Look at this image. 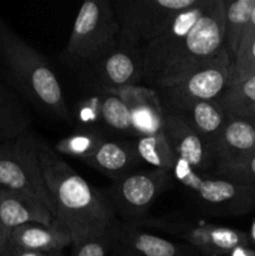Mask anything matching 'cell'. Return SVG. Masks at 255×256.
I'll return each instance as SVG.
<instances>
[{
	"mask_svg": "<svg viewBox=\"0 0 255 256\" xmlns=\"http://www.w3.org/2000/svg\"><path fill=\"white\" fill-rule=\"evenodd\" d=\"M9 242L16 254L20 252H62L72 245L69 230L55 220L52 225L26 224L12 230Z\"/></svg>",
	"mask_w": 255,
	"mask_h": 256,
	"instance_id": "cell-18",
	"label": "cell"
},
{
	"mask_svg": "<svg viewBox=\"0 0 255 256\" xmlns=\"http://www.w3.org/2000/svg\"><path fill=\"white\" fill-rule=\"evenodd\" d=\"M172 175L165 170L132 172L112 182L104 195L114 212L134 222L142 220L155 200L172 185Z\"/></svg>",
	"mask_w": 255,
	"mask_h": 256,
	"instance_id": "cell-10",
	"label": "cell"
},
{
	"mask_svg": "<svg viewBox=\"0 0 255 256\" xmlns=\"http://www.w3.org/2000/svg\"><path fill=\"white\" fill-rule=\"evenodd\" d=\"M54 215L42 202L29 195L0 189V232L9 234L26 224L52 225Z\"/></svg>",
	"mask_w": 255,
	"mask_h": 256,
	"instance_id": "cell-17",
	"label": "cell"
},
{
	"mask_svg": "<svg viewBox=\"0 0 255 256\" xmlns=\"http://www.w3.org/2000/svg\"><path fill=\"white\" fill-rule=\"evenodd\" d=\"M232 59L222 48L214 58L172 84L155 89L162 112H172L199 102H216L232 82Z\"/></svg>",
	"mask_w": 255,
	"mask_h": 256,
	"instance_id": "cell-6",
	"label": "cell"
},
{
	"mask_svg": "<svg viewBox=\"0 0 255 256\" xmlns=\"http://www.w3.org/2000/svg\"><path fill=\"white\" fill-rule=\"evenodd\" d=\"M99 78L108 90L119 89L144 82V50L119 42L99 62Z\"/></svg>",
	"mask_w": 255,
	"mask_h": 256,
	"instance_id": "cell-15",
	"label": "cell"
},
{
	"mask_svg": "<svg viewBox=\"0 0 255 256\" xmlns=\"http://www.w3.org/2000/svg\"><path fill=\"white\" fill-rule=\"evenodd\" d=\"M0 189L39 200L56 219L55 205L42 178L34 138L22 135L0 146Z\"/></svg>",
	"mask_w": 255,
	"mask_h": 256,
	"instance_id": "cell-8",
	"label": "cell"
},
{
	"mask_svg": "<svg viewBox=\"0 0 255 256\" xmlns=\"http://www.w3.org/2000/svg\"><path fill=\"white\" fill-rule=\"evenodd\" d=\"M84 162L109 176L112 182H116L125 175L135 172L140 159L135 152L132 142L104 140L95 154Z\"/></svg>",
	"mask_w": 255,
	"mask_h": 256,
	"instance_id": "cell-19",
	"label": "cell"
},
{
	"mask_svg": "<svg viewBox=\"0 0 255 256\" xmlns=\"http://www.w3.org/2000/svg\"><path fill=\"white\" fill-rule=\"evenodd\" d=\"M210 152L214 164L240 162L255 155V122L228 118Z\"/></svg>",
	"mask_w": 255,
	"mask_h": 256,
	"instance_id": "cell-16",
	"label": "cell"
},
{
	"mask_svg": "<svg viewBox=\"0 0 255 256\" xmlns=\"http://www.w3.org/2000/svg\"><path fill=\"white\" fill-rule=\"evenodd\" d=\"M248 236H249L250 244H252L255 246V220L252 222V225H250V230H249V234H248Z\"/></svg>",
	"mask_w": 255,
	"mask_h": 256,
	"instance_id": "cell-32",
	"label": "cell"
},
{
	"mask_svg": "<svg viewBox=\"0 0 255 256\" xmlns=\"http://www.w3.org/2000/svg\"><path fill=\"white\" fill-rule=\"evenodd\" d=\"M212 178L229 180L238 184L255 186V155L240 162H216L212 172Z\"/></svg>",
	"mask_w": 255,
	"mask_h": 256,
	"instance_id": "cell-27",
	"label": "cell"
},
{
	"mask_svg": "<svg viewBox=\"0 0 255 256\" xmlns=\"http://www.w3.org/2000/svg\"><path fill=\"white\" fill-rule=\"evenodd\" d=\"M119 35L112 2L86 0L75 18L65 52L78 62L96 65L119 45Z\"/></svg>",
	"mask_w": 255,
	"mask_h": 256,
	"instance_id": "cell-3",
	"label": "cell"
},
{
	"mask_svg": "<svg viewBox=\"0 0 255 256\" xmlns=\"http://www.w3.org/2000/svg\"><path fill=\"white\" fill-rule=\"evenodd\" d=\"M170 114L176 115L184 120L202 138L209 149L228 120L226 115L216 102H194Z\"/></svg>",
	"mask_w": 255,
	"mask_h": 256,
	"instance_id": "cell-20",
	"label": "cell"
},
{
	"mask_svg": "<svg viewBox=\"0 0 255 256\" xmlns=\"http://www.w3.org/2000/svg\"><path fill=\"white\" fill-rule=\"evenodd\" d=\"M0 54L24 94L44 112L69 120L62 86L48 60L0 18Z\"/></svg>",
	"mask_w": 255,
	"mask_h": 256,
	"instance_id": "cell-2",
	"label": "cell"
},
{
	"mask_svg": "<svg viewBox=\"0 0 255 256\" xmlns=\"http://www.w3.org/2000/svg\"><path fill=\"white\" fill-rule=\"evenodd\" d=\"M142 229H152L182 239L202 256H222L250 245L248 234L219 225H195L165 219H142L132 222Z\"/></svg>",
	"mask_w": 255,
	"mask_h": 256,
	"instance_id": "cell-9",
	"label": "cell"
},
{
	"mask_svg": "<svg viewBox=\"0 0 255 256\" xmlns=\"http://www.w3.org/2000/svg\"><path fill=\"white\" fill-rule=\"evenodd\" d=\"M224 2V48L234 59L249 25L255 0Z\"/></svg>",
	"mask_w": 255,
	"mask_h": 256,
	"instance_id": "cell-21",
	"label": "cell"
},
{
	"mask_svg": "<svg viewBox=\"0 0 255 256\" xmlns=\"http://www.w3.org/2000/svg\"><path fill=\"white\" fill-rule=\"evenodd\" d=\"M162 132L178 159L186 162L200 175L208 176L214 160L202 138L184 120L170 112H164Z\"/></svg>",
	"mask_w": 255,
	"mask_h": 256,
	"instance_id": "cell-13",
	"label": "cell"
},
{
	"mask_svg": "<svg viewBox=\"0 0 255 256\" xmlns=\"http://www.w3.org/2000/svg\"><path fill=\"white\" fill-rule=\"evenodd\" d=\"M208 0H198L192 8L182 10L162 35L144 49V82L155 88L158 80L188 32L204 12Z\"/></svg>",
	"mask_w": 255,
	"mask_h": 256,
	"instance_id": "cell-11",
	"label": "cell"
},
{
	"mask_svg": "<svg viewBox=\"0 0 255 256\" xmlns=\"http://www.w3.org/2000/svg\"><path fill=\"white\" fill-rule=\"evenodd\" d=\"M252 38H255V6H254V9H252V16H250L249 25H248V29H246V32H245L244 38H242V44H240V45H242V44H245V42H250Z\"/></svg>",
	"mask_w": 255,
	"mask_h": 256,
	"instance_id": "cell-31",
	"label": "cell"
},
{
	"mask_svg": "<svg viewBox=\"0 0 255 256\" xmlns=\"http://www.w3.org/2000/svg\"><path fill=\"white\" fill-rule=\"evenodd\" d=\"M0 256H18L9 242V234L0 232Z\"/></svg>",
	"mask_w": 255,
	"mask_h": 256,
	"instance_id": "cell-30",
	"label": "cell"
},
{
	"mask_svg": "<svg viewBox=\"0 0 255 256\" xmlns=\"http://www.w3.org/2000/svg\"><path fill=\"white\" fill-rule=\"evenodd\" d=\"M100 115L105 124L112 129L124 132V134L135 135L129 108L119 96L112 92L102 98V104H100Z\"/></svg>",
	"mask_w": 255,
	"mask_h": 256,
	"instance_id": "cell-26",
	"label": "cell"
},
{
	"mask_svg": "<svg viewBox=\"0 0 255 256\" xmlns=\"http://www.w3.org/2000/svg\"><path fill=\"white\" fill-rule=\"evenodd\" d=\"M216 102L226 118L255 122V76L230 82Z\"/></svg>",
	"mask_w": 255,
	"mask_h": 256,
	"instance_id": "cell-22",
	"label": "cell"
},
{
	"mask_svg": "<svg viewBox=\"0 0 255 256\" xmlns=\"http://www.w3.org/2000/svg\"><path fill=\"white\" fill-rule=\"evenodd\" d=\"M36 150L56 220L69 230L72 245L108 234L116 219L104 192L92 188L44 142L36 139Z\"/></svg>",
	"mask_w": 255,
	"mask_h": 256,
	"instance_id": "cell-1",
	"label": "cell"
},
{
	"mask_svg": "<svg viewBox=\"0 0 255 256\" xmlns=\"http://www.w3.org/2000/svg\"><path fill=\"white\" fill-rule=\"evenodd\" d=\"M110 232L118 256H202L190 245L165 239L132 222L116 224Z\"/></svg>",
	"mask_w": 255,
	"mask_h": 256,
	"instance_id": "cell-12",
	"label": "cell"
},
{
	"mask_svg": "<svg viewBox=\"0 0 255 256\" xmlns=\"http://www.w3.org/2000/svg\"><path fill=\"white\" fill-rule=\"evenodd\" d=\"M172 175L208 214L238 216L255 212V186L200 175L180 159H176Z\"/></svg>",
	"mask_w": 255,
	"mask_h": 256,
	"instance_id": "cell-5",
	"label": "cell"
},
{
	"mask_svg": "<svg viewBox=\"0 0 255 256\" xmlns=\"http://www.w3.org/2000/svg\"><path fill=\"white\" fill-rule=\"evenodd\" d=\"M29 118L14 95L0 82V142H9L25 135Z\"/></svg>",
	"mask_w": 255,
	"mask_h": 256,
	"instance_id": "cell-23",
	"label": "cell"
},
{
	"mask_svg": "<svg viewBox=\"0 0 255 256\" xmlns=\"http://www.w3.org/2000/svg\"><path fill=\"white\" fill-rule=\"evenodd\" d=\"M198 0H119L112 2L120 25L119 42L144 50L168 29L182 10Z\"/></svg>",
	"mask_w": 255,
	"mask_h": 256,
	"instance_id": "cell-7",
	"label": "cell"
},
{
	"mask_svg": "<svg viewBox=\"0 0 255 256\" xmlns=\"http://www.w3.org/2000/svg\"><path fill=\"white\" fill-rule=\"evenodd\" d=\"M110 232L100 238L75 245L72 256H108L110 250H112V238Z\"/></svg>",
	"mask_w": 255,
	"mask_h": 256,
	"instance_id": "cell-29",
	"label": "cell"
},
{
	"mask_svg": "<svg viewBox=\"0 0 255 256\" xmlns=\"http://www.w3.org/2000/svg\"><path fill=\"white\" fill-rule=\"evenodd\" d=\"M140 162L152 165V169L165 170L172 174L176 162V155L165 139L164 132L160 134L139 136L132 142Z\"/></svg>",
	"mask_w": 255,
	"mask_h": 256,
	"instance_id": "cell-24",
	"label": "cell"
},
{
	"mask_svg": "<svg viewBox=\"0 0 255 256\" xmlns=\"http://www.w3.org/2000/svg\"><path fill=\"white\" fill-rule=\"evenodd\" d=\"M104 140L102 135L94 132H78L59 140L55 144L54 152L56 154L69 155L85 162L95 154Z\"/></svg>",
	"mask_w": 255,
	"mask_h": 256,
	"instance_id": "cell-25",
	"label": "cell"
},
{
	"mask_svg": "<svg viewBox=\"0 0 255 256\" xmlns=\"http://www.w3.org/2000/svg\"><path fill=\"white\" fill-rule=\"evenodd\" d=\"M46 256H62V252H48Z\"/></svg>",
	"mask_w": 255,
	"mask_h": 256,
	"instance_id": "cell-33",
	"label": "cell"
},
{
	"mask_svg": "<svg viewBox=\"0 0 255 256\" xmlns=\"http://www.w3.org/2000/svg\"><path fill=\"white\" fill-rule=\"evenodd\" d=\"M224 48V2L208 0L204 12L180 42L155 88L176 82Z\"/></svg>",
	"mask_w": 255,
	"mask_h": 256,
	"instance_id": "cell-4",
	"label": "cell"
},
{
	"mask_svg": "<svg viewBox=\"0 0 255 256\" xmlns=\"http://www.w3.org/2000/svg\"><path fill=\"white\" fill-rule=\"evenodd\" d=\"M255 76V38L240 45L232 59V82Z\"/></svg>",
	"mask_w": 255,
	"mask_h": 256,
	"instance_id": "cell-28",
	"label": "cell"
},
{
	"mask_svg": "<svg viewBox=\"0 0 255 256\" xmlns=\"http://www.w3.org/2000/svg\"><path fill=\"white\" fill-rule=\"evenodd\" d=\"M108 92L119 96L129 108L135 136H148L162 132L164 112L155 89L142 85H132Z\"/></svg>",
	"mask_w": 255,
	"mask_h": 256,
	"instance_id": "cell-14",
	"label": "cell"
}]
</instances>
